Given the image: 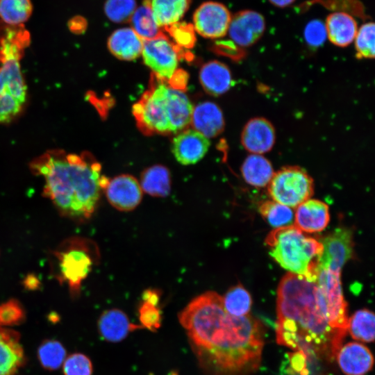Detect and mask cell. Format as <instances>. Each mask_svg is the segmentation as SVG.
Returning <instances> with one entry per match:
<instances>
[{
	"label": "cell",
	"mask_w": 375,
	"mask_h": 375,
	"mask_svg": "<svg viewBox=\"0 0 375 375\" xmlns=\"http://www.w3.org/2000/svg\"><path fill=\"white\" fill-rule=\"evenodd\" d=\"M178 320L199 365L209 375H249L258 369L263 325L249 315H229L217 292L193 299L178 314Z\"/></svg>",
	"instance_id": "1"
},
{
	"label": "cell",
	"mask_w": 375,
	"mask_h": 375,
	"mask_svg": "<svg viewBox=\"0 0 375 375\" xmlns=\"http://www.w3.org/2000/svg\"><path fill=\"white\" fill-rule=\"evenodd\" d=\"M278 344L332 362L347 334L333 329L321 310L315 282L288 272L277 290Z\"/></svg>",
	"instance_id": "2"
},
{
	"label": "cell",
	"mask_w": 375,
	"mask_h": 375,
	"mask_svg": "<svg viewBox=\"0 0 375 375\" xmlns=\"http://www.w3.org/2000/svg\"><path fill=\"white\" fill-rule=\"evenodd\" d=\"M31 169L43 177V195L59 213L80 222L91 217L109 181L101 174V165L88 153L79 156L49 151L34 160Z\"/></svg>",
	"instance_id": "3"
},
{
	"label": "cell",
	"mask_w": 375,
	"mask_h": 375,
	"mask_svg": "<svg viewBox=\"0 0 375 375\" xmlns=\"http://www.w3.org/2000/svg\"><path fill=\"white\" fill-rule=\"evenodd\" d=\"M187 110L185 93L170 88L167 81L151 74L149 89L133 106L138 128L146 135L174 133Z\"/></svg>",
	"instance_id": "4"
},
{
	"label": "cell",
	"mask_w": 375,
	"mask_h": 375,
	"mask_svg": "<svg viewBox=\"0 0 375 375\" xmlns=\"http://www.w3.org/2000/svg\"><path fill=\"white\" fill-rule=\"evenodd\" d=\"M265 244L269 255L283 268L310 281H316L323 251L320 242L292 225L271 231Z\"/></svg>",
	"instance_id": "5"
},
{
	"label": "cell",
	"mask_w": 375,
	"mask_h": 375,
	"mask_svg": "<svg viewBox=\"0 0 375 375\" xmlns=\"http://www.w3.org/2000/svg\"><path fill=\"white\" fill-rule=\"evenodd\" d=\"M85 239L74 238L65 241L54 252L58 279L66 283L71 293L79 294L81 285L92 270L94 248Z\"/></svg>",
	"instance_id": "6"
},
{
	"label": "cell",
	"mask_w": 375,
	"mask_h": 375,
	"mask_svg": "<svg viewBox=\"0 0 375 375\" xmlns=\"http://www.w3.org/2000/svg\"><path fill=\"white\" fill-rule=\"evenodd\" d=\"M315 283L319 306L328 325L333 329L347 334V303L342 292L340 272L318 268Z\"/></svg>",
	"instance_id": "7"
},
{
	"label": "cell",
	"mask_w": 375,
	"mask_h": 375,
	"mask_svg": "<svg viewBox=\"0 0 375 375\" xmlns=\"http://www.w3.org/2000/svg\"><path fill=\"white\" fill-rule=\"evenodd\" d=\"M267 191L274 201L297 207L312 196L313 180L303 168L285 166L274 174Z\"/></svg>",
	"instance_id": "8"
},
{
	"label": "cell",
	"mask_w": 375,
	"mask_h": 375,
	"mask_svg": "<svg viewBox=\"0 0 375 375\" xmlns=\"http://www.w3.org/2000/svg\"><path fill=\"white\" fill-rule=\"evenodd\" d=\"M19 60L16 57L0 60V123L13 119L26 101V87Z\"/></svg>",
	"instance_id": "9"
},
{
	"label": "cell",
	"mask_w": 375,
	"mask_h": 375,
	"mask_svg": "<svg viewBox=\"0 0 375 375\" xmlns=\"http://www.w3.org/2000/svg\"><path fill=\"white\" fill-rule=\"evenodd\" d=\"M185 51L173 42L167 35L143 40L142 57L144 62L153 71V74L167 81L177 69L178 59L185 57Z\"/></svg>",
	"instance_id": "10"
},
{
	"label": "cell",
	"mask_w": 375,
	"mask_h": 375,
	"mask_svg": "<svg viewBox=\"0 0 375 375\" xmlns=\"http://www.w3.org/2000/svg\"><path fill=\"white\" fill-rule=\"evenodd\" d=\"M320 242L323 251L319 259L318 268L341 272L344 264L353 257L352 231L344 227L338 228L323 238Z\"/></svg>",
	"instance_id": "11"
},
{
	"label": "cell",
	"mask_w": 375,
	"mask_h": 375,
	"mask_svg": "<svg viewBox=\"0 0 375 375\" xmlns=\"http://www.w3.org/2000/svg\"><path fill=\"white\" fill-rule=\"evenodd\" d=\"M231 15L222 3L208 1L202 3L193 16L194 28L201 35L208 38H219L228 30Z\"/></svg>",
	"instance_id": "12"
},
{
	"label": "cell",
	"mask_w": 375,
	"mask_h": 375,
	"mask_svg": "<svg viewBox=\"0 0 375 375\" xmlns=\"http://www.w3.org/2000/svg\"><path fill=\"white\" fill-rule=\"evenodd\" d=\"M104 190L110 204L120 211L133 210L142 199L140 183L129 174H122L109 180Z\"/></svg>",
	"instance_id": "13"
},
{
	"label": "cell",
	"mask_w": 375,
	"mask_h": 375,
	"mask_svg": "<svg viewBox=\"0 0 375 375\" xmlns=\"http://www.w3.org/2000/svg\"><path fill=\"white\" fill-rule=\"evenodd\" d=\"M265 29V20L260 13L244 10L231 17L228 32L233 42L242 47H247L261 38Z\"/></svg>",
	"instance_id": "14"
},
{
	"label": "cell",
	"mask_w": 375,
	"mask_h": 375,
	"mask_svg": "<svg viewBox=\"0 0 375 375\" xmlns=\"http://www.w3.org/2000/svg\"><path fill=\"white\" fill-rule=\"evenodd\" d=\"M276 140L275 129L265 118L255 117L245 124L241 135V143L249 152L263 154L274 147Z\"/></svg>",
	"instance_id": "15"
},
{
	"label": "cell",
	"mask_w": 375,
	"mask_h": 375,
	"mask_svg": "<svg viewBox=\"0 0 375 375\" xmlns=\"http://www.w3.org/2000/svg\"><path fill=\"white\" fill-rule=\"evenodd\" d=\"M209 140L194 130H184L174 138L172 150L175 158L182 165L194 164L206 153Z\"/></svg>",
	"instance_id": "16"
},
{
	"label": "cell",
	"mask_w": 375,
	"mask_h": 375,
	"mask_svg": "<svg viewBox=\"0 0 375 375\" xmlns=\"http://www.w3.org/2000/svg\"><path fill=\"white\" fill-rule=\"evenodd\" d=\"M335 358L346 375H365L374 365V357L370 350L358 342H349L342 346Z\"/></svg>",
	"instance_id": "17"
},
{
	"label": "cell",
	"mask_w": 375,
	"mask_h": 375,
	"mask_svg": "<svg viewBox=\"0 0 375 375\" xmlns=\"http://www.w3.org/2000/svg\"><path fill=\"white\" fill-rule=\"evenodd\" d=\"M24 363L19 333L0 327V375H15Z\"/></svg>",
	"instance_id": "18"
},
{
	"label": "cell",
	"mask_w": 375,
	"mask_h": 375,
	"mask_svg": "<svg viewBox=\"0 0 375 375\" xmlns=\"http://www.w3.org/2000/svg\"><path fill=\"white\" fill-rule=\"evenodd\" d=\"M97 326L101 337L110 342H121L131 332L143 329L140 324L130 322L126 314L117 308L105 310L99 318Z\"/></svg>",
	"instance_id": "19"
},
{
	"label": "cell",
	"mask_w": 375,
	"mask_h": 375,
	"mask_svg": "<svg viewBox=\"0 0 375 375\" xmlns=\"http://www.w3.org/2000/svg\"><path fill=\"white\" fill-rule=\"evenodd\" d=\"M330 221L328 206L319 200L308 199L299 204L294 214V226L301 231H322Z\"/></svg>",
	"instance_id": "20"
},
{
	"label": "cell",
	"mask_w": 375,
	"mask_h": 375,
	"mask_svg": "<svg viewBox=\"0 0 375 375\" xmlns=\"http://www.w3.org/2000/svg\"><path fill=\"white\" fill-rule=\"evenodd\" d=\"M190 122L196 131L207 138L216 137L224 128L223 113L211 101L201 102L193 108Z\"/></svg>",
	"instance_id": "21"
},
{
	"label": "cell",
	"mask_w": 375,
	"mask_h": 375,
	"mask_svg": "<svg viewBox=\"0 0 375 375\" xmlns=\"http://www.w3.org/2000/svg\"><path fill=\"white\" fill-rule=\"evenodd\" d=\"M326 31L328 40L335 46L344 47L355 39L358 31L356 19L345 12H335L326 19Z\"/></svg>",
	"instance_id": "22"
},
{
	"label": "cell",
	"mask_w": 375,
	"mask_h": 375,
	"mask_svg": "<svg viewBox=\"0 0 375 375\" xmlns=\"http://www.w3.org/2000/svg\"><path fill=\"white\" fill-rule=\"evenodd\" d=\"M199 80L204 90L215 96L227 92L233 83L229 68L217 60L210 61L202 66L199 72Z\"/></svg>",
	"instance_id": "23"
},
{
	"label": "cell",
	"mask_w": 375,
	"mask_h": 375,
	"mask_svg": "<svg viewBox=\"0 0 375 375\" xmlns=\"http://www.w3.org/2000/svg\"><path fill=\"white\" fill-rule=\"evenodd\" d=\"M109 51L116 58L132 60L142 51L143 40L131 28H122L114 31L108 38Z\"/></svg>",
	"instance_id": "24"
},
{
	"label": "cell",
	"mask_w": 375,
	"mask_h": 375,
	"mask_svg": "<svg viewBox=\"0 0 375 375\" xmlns=\"http://www.w3.org/2000/svg\"><path fill=\"white\" fill-rule=\"evenodd\" d=\"M157 24L164 28L179 22L189 8L190 0H144Z\"/></svg>",
	"instance_id": "25"
},
{
	"label": "cell",
	"mask_w": 375,
	"mask_h": 375,
	"mask_svg": "<svg viewBox=\"0 0 375 375\" xmlns=\"http://www.w3.org/2000/svg\"><path fill=\"white\" fill-rule=\"evenodd\" d=\"M241 172L248 184L258 188L267 185L274 174L269 160L261 154L254 153L246 158Z\"/></svg>",
	"instance_id": "26"
},
{
	"label": "cell",
	"mask_w": 375,
	"mask_h": 375,
	"mask_svg": "<svg viewBox=\"0 0 375 375\" xmlns=\"http://www.w3.org/2000/svg\"><path fill=\"white\" fill-rule=\"evenodd\" d=\"M142 191L155 197H165L171 190L169 169L161 165H155L144 169L140 183Z\"/></svg>",
	"instance_id": "27"
},
{
	"label": "cell",
	"mask_w": 375,
	"mask_h": 375,
	"mask_svg": "<svg viewBox=\"0 0 375 375\" xmlns=\"http://www.w3.org/2000/svg\"><path fill=\"white\" fill-rule=\"evenodd\" d=\"M132 29L142 40H149L165 35L163 29L160 27L152 12L144 1L143 5L135 9L131 19Z\"/></svg>",
	"instance_id": "28"
},
{
	"label": "cell",
	"mask_w": 375,
	"mask_h": 375,
	"mask_svg": "<svg viewBox=\"0 0 375 375\" xmlns=\"http://www.w3.org/2000/svg\"><path fill=\"white\" fill-rule=\"evenodd\" d=\"M347 331L352 338L364 342H372L375 337L374 314L368 309L356 311L349 319Z\"/></svg>",
	"instance_id": "29"
},
{
	"label": "cell",
	"mask_w": 375,
	"mask_h": 375,
	"mask_svg": "<svg viewBox=\"0 0 375 375\" xmlns=\"http://www.w3.org/2000/svg\"><path fill=\"white\" fill-rule=\"evenodd\" d=\"M258 211L263 219L275 228L294 225V213L290 207L274 201L259 204Z\"/></svg>",
	"instance_id": "30"
},
{
	"label": "cell",
	"mask_w": 375,
	"mask_h": 375,
	"mask_svg": "<svg viewBox=\"0 0 375 375\" xmlns=\"http://www.w3.org/2000/svg\"><path fill=\"white\" fill-rule=\"evenodd\" d=\"M33 8L31 0H0V18L8 25H22L31 16Z\"/></svg>",
	"instance_id": "31"
},
{
	"label": "cell",
	"mask_w": 375,
	"mask_h": 375,
	"mask_svg": "<svg viewBox=\"0 0 375 375\" xmlns=\"http://www.w3.org/2000/svg\"><path fill=\"white\" fill-rule=\"evenodd\" d=\"M222 301L225 310L235 317L249 315L252 306L251 297L242 285L231 288L222 297Z\"/></svg>",
	"instance_id": "32"
},
{
	"label": "cell",
	"mask_w": 375,
	"mask_h": 375,
	"mask_svg": "<svg viewBox=\"0 0 375 375\" xmlns=\"http://www.w3.org/2000/svg\"><path fill=\"white\" fill-rule=\"evenodd\" d=\"M67 357L64 346L55 340L43 341L38 349V358L47 370H56L63 364Z\"/></svg>",
	"instance_id": "33"
},
{
	"label": "cell",
	"mask_w": 375,
	"mask_h": 375,
	"mask_svg": "<svg viewBox=\"0 0 375 375\" xmlns=\"http://www.w3.org/2000/svg\"><path fill=\"white\" fill-rule=\"evenodd\" d=\"M374 24L367 22L358 29L354 39L356 56L358 58H374Z\"/></svg>",
	"instance_id": "34"
},
{
	"label": "cell",
	"mask_w": 375,
	"mask_h": 375,
	"mask_svg": "<svg viewBox=\"0 0 375 375\" xmlns=\"http://www.w3.org/2000/svg\"><path fill=\"white\" fill-rule=\"evenodd\" d=\"M135 9V0H106L104 5L106 15L117 23L129 21Z\"/></svg>",
	"instance_id": "35"
},
{
	"label": "cell",
	"mask_w": 375,
	"mask_h": 375,
	"mask_svg": "<svg viewBox=\"0 0 375 375\" xmlns=\"http://www.w3.org/2000/svg\"><path fill=\"white\" fill-rule=\"evenodd\" d=\"M25 317V310L18 300L11 299L0 304V327L19 325Z\"/></svg>",
	"instance_id": "36"
},
{
	"label": "cell",
	"mask_w": 375,
	"mask_h": 375,
	"mask_svg": "<svg viewBox=\"0 0 375 375\" xmlns=\"http://www.w3.org/2000/svg\"><path fill=\"white\" fill-rule=\"evenodd\" d=\"M173 38L174 43L181 48L190 49L196 42L193 25L186 23H175L163 28Z\"/></svg>",
	"instance_id": "37"
},
{
	"label": "cell",
	"mask_w": 375,
	"mask_h": 375,
	"mask_svg": "<svg viewBox=\"0 0 375 375\" xmlns=\"http://www.w3.org/2000/svg\"><path fill=\"white\" fill-rule=\"evenodd\" d=\"M65 375H92L93 367L90 359L83 353H74L66 357L63 364Z\"/></svg>",
	"instance_id": "38"
},
{
	"label": "cell",
	"mask_w": 375,
	"mask_h": 375,
	"mask_svg": "<svg viewBox=\"0 0 375 375\" xmlns=\"http://www.w3.org/2000/svg\"><path fill=\"white\" fill-rule=\"evenodd\" d=\"M140 325L150 331H156L161 326L162 313L159 306L143 301L138 309Z\"/></svg>",
	"instance_id": "39"
},
{
	"label": "cell",
	"mask_w": 375,
	"mask_h": 375,
	"mask_svg": "<svg viewBox=\"0 0 375 375\" xmlns=\"http://www.w3.org/2000/svg\"><path fill=\"white\" fill-rule=\"evenodd\" d=\"M326 38L325 24L319 19L311 20L305 27L304 38L310 47L321 46Z\"/></svg>",
	"instance_id": "40"
},
{
	"label": "cell",
	"mask_w": 375,
	"mask_h": 375,
	"mask_svg": "<svg viewBox=\"0 0 375 375\" xmlns=\"http://www.w3.org/2000/svg\"><path fill=\"white\" fill-rule=\"evenodd\" d=\"M307 358L303 352L299 351H296V352L290 354V360L292 372L301 375L306 374L308 373L306 368Z\"/></svg>",
	"instance_id": "41"
},
{
	"label": "cell",
	"mask_w": 375,
	"mask_h": 375,
	"mask_svg": "<svg viewBox=\"0 0 375 375\" xmlns=\"http://www.w3.org/2000/svg\"><path fill=\"white\" fill-rule=\"evenodd\" d=\"M188 75L183 69H176L167 81L168 85L175 90L184 92L186 90Z\"/></svg>",
	"instance_id": "42"
},
{
	"label": "cell",
	"mask_w": 375,
	"mask_h": 375,
	"mask_svg": "<svg viewBox=\"0 0 375 375\" xmlns=\"http://www.w3.org/2000/svg\"><path fill=\"white\" fill-rule=\"evenodd\" d=\"M142 299L143 301L152 303L155 306H159L160 292L157 289H147L143 292Z\"/></svg>",
	"instance_id": "43"
},
{
	"label": "cell",
	"mask_w": 375,
	"mask_h": 375,
	"mask_svg": "<svg viewBox=\"0 0 375 375\" xmlns=\"http://www.w3.org/2000/svg\"><path fill=\"white\" fill-rule=\"evenodd\" d=\"M69 28L74 32L82 31L85 26V22L81 17H74L72 19L69 24Z\"/></svg>",
	"instance_id": "44"
},
{
	"label": "cell",
	"mask_w": 375,
	"mask_h": 375,
	"mask_svg": "<svg viewBox=\"0 0 375 375\" xmlns=\"http://www.w3.org/2000/svg\"><path fill=\"white\" fill-rule=\"evenodd\" d=\"M271 3L278 8H285L291 5L295 0H269Z\"/></svg>",
	"instance_id": "45"
}]
</instances>
